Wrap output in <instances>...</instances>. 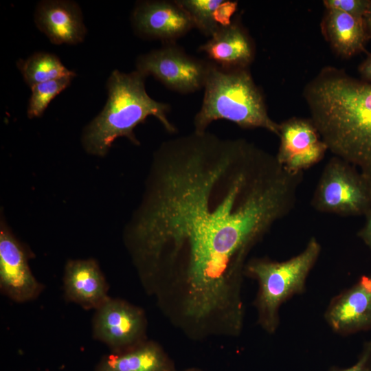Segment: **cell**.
Returning <instances> with one entry per match:
<instances>
[{
    "instance_id": "cell-3",
    "label": "cell",
    "mask_w": 371,
    "mask_h": 371,
    "mask_svg": "<svg viewBox=\"0 0 371 371\" xmlns=\"http://www.w3.org/2000/svg\"><path fill=\"white\" fill-rule=\"evenodd\" d=\"M146 76L135 70H114L107 80L108 98L102 111L86 126L82 144L93 155L106 154L113 142L124 137L135 145L139 142L135 128L148 116L155 117L170 133L177 128L170 120L169 104L153 99L145 88Z\"/></svg>"
},
{
    "instance_id": "cell-15",
    "label": "cell",
    "mask_w": 371,
    "mask_h": 371,
    "mask_svg": "<svg viewBox=\"0 0 371 371\" xmlns=\"http://www.w3.org/2000/svg\"><path fill=\"white\" fill-rule=\"evenodd\" d=\"M65 299L85 309H96L110 297L109 285L93 259L69 260L63 276Z\"/></svg>"
},
{
    "instance_id": "cell-5",
    "label": "cell",
    "mask_w": 371,
    "mask_h": 371,
    "mask_svg": "<svg viewBox=\"0 0 371 371\" xmlns=\"http://www.w3.org/2000/svg\"><path fill=\"white\" fill-rule=\"evenodd\" d=\"M321 253V245L312 237L304 249L282 262L254 258L245 266V275L258 281V291L254 302L258 324L268 333L276 332L280 323L281 305L305 290L306 278Z\"/></svg>"
},
{
    "instance_id": "cell-16",
    "label": "cell",
    "mask_w": 371,
    "mask_h": 371,
    "mask_svg": "<svg viewBox=\"0 0 371 371\" xmlns=\"http://www.w3.org/2000/svg\"><path fill=\"white\" fill-rule=\"evenodd\" d=\"M321 30L334 52L344 58L364 52L369 41L363 19L337 10L326 9Z\"/></svg>"
},
{
    "instance_id": "cell-4",
    "label": "cell",
    "mask_w": 371,
    "mask_h": 371,
    "mask_svg": "<svg viewBox=\"0 0 371 371\" xmlns=\"http://www.w3.org/2000/svg\"><path fill=\"white\" fill-rule=\"evenodd\" d=\"M194 131L204 132L218 120L241 128L266 129L279 135L280 124L269 115L264 96L247 69H225L210 63Z\"/></svg>"
},
{
    "instance_id": "cell-18",
    "label": "cell",
    "mask_w": 371,
    "mask_h": 371,
    "mask_svg": "<svg viewBox=\"0 0 371 371\" xmlns=\"http://www.w3.org/2000/svg\"><path fill=\"white\" fill-rule=\"evenodd\" d=\"M17 67L30 88L41 82L76 76L57 56L44 52H36L25 60H19Z\"/></svg>"
},
{
    "instance_id": "cell-23",
    "label": "cell",
    "mask_w": 371,
    "mask_h": 371,
    "mask_svg": "<svg viewBox=\"0 0 371 371\" xmlns=\"http://www.w3.org/2000/svg\"><path fill=\"white\" fill-rule=\"evenodd\" d=\"M357 236L371 249V211L366 215V222Z\"/></svg>"
},
{
    "instance_id": "cell-24",
    "label": "cell",
    "mask_w": 371,
    "mask_h": 371,
    "mask_svg": "<svg viewBox=\"0 0 371 371\" xmlns=\"http://www.w3.org/2000/svg\"><path fill=\"white\" fill-rule=\"evenodd\" d=\"M361 79L371 82V53L368 54L366 59L358 67Z\"/></svg>"
},
{
    "instance_id": "cell-7",
    "label": "cell",
    "mask_w": 371,
    "mask_h": 371,
    "mask_svg": "<svg viewBox=\"0 0 371 371\" xmlns=\"http://www.w3.org/2000/svg\"><path fill=\"white\" fill-rule=\"evenodd\" d=\"M135 65L146 77L153 76L174 91L190 93L204 87L210 63L187 54L175 43H168L140 55Z\"/></svg>"
},
{
    "instance_id": "cell-2",
    "label": "cell",
    "mask_w": 371,
    "mask_h": 371,
    "mask_svg": "<svg viewBox=\"0 0 371 371\" xmlns=\"http://www.w3.org/2000/svg\"><path fill=\"white\" fill-rule=\"evenodd\" d=\"M303 95L328 149L371 183V82L327 66L308 82Z\"/></svg>"
},
{
    "instance_id": "cell-20",
    "label": "cell",
    "mask_w": 371,
    "mask_h": 371,
    "mask_svg": "<svg viewBox=\"0 0 371 371\" xmlns=\"http://www.w3.org/2000/svg\"><path fill=\"white\" fill-rule=\"evenodd\" d=\"M74 78L65 77L32 86L27 111L29 118L41 117L51 101L69 86Z\"/></svg>"
},
{
    "instance_id": "cell-8",
    "label": "cell",
    "mask_w": 371,
    "mask_h": 371,
    "mask_svg": "<svg viewBox=\"0 0 371 371\" xmlns=\"http://www.w3.org/2000/svg\"><path fill=\"white\" fill-rule=\"evenodd\" d=\"M147 322L143 310L121 299L109 297L95 309L93 336L111 352L131 349L146 341Z\"/></svg>"
},
{
    "instance_id": "cell-26",
    "label": "cell",
    "mask_w": 371,
    "mask_h": 371,
    "mask_svg": "<svg viewBox=\"0 0 371 371\" xmlns=\"http://www.w3.org/2000/svg\"><path fill=\"white\" fill-rule=\"evenodd\" d=\"M183 371H201V370H200L199 369L195 368H192L186 369V370H185Z\"/></svg>"
},
{
    "instance_id": "cell-9",
    "label": "cell",
    "mask_w": 371,
    "mask_h": 371,
    "mask_svg": "<svg viewBox=\"0 0 371 371\" xmlns=\"http://www.w3.org/2000/svg\"><path fill=\"white\" fill-rule=\"evenodd\" d=\"M278 136L276 159L292 174L303 173L319 162L328 150L311 120L292 117L280 123Z\"/></svg>"
},
{
    "instance_id": "cell-21",
    "label": "cell",
    "mask_w": 371,
    "mask_h": 371,
    "mask_svg": "<svg viewBox=\"0 0 371 371\" xmlns=\"http://www.w3.org/2000/svg\"><path fill=\"white\" fill-rule=\"evenodd\" d=\"M326 9L337 10L356 18L363 19L370 0H324Z\"/></svg>"
},
{
    "instance_id": "cell-14",
    "label": "cell",
    "mask_w": 371,
    "mask_h": 371,
    "mask_svg": "<svg viewBox=\"0 0 371 371\" xmlns=\"http://www.w3.org/2000/svg\"><path fill=\"white\" fill-rule=\"evenodd\" d=\"M199 50L210 63L225 69L248 68L255 54L250 36L236 20L221 27Z\"/></svg>"
},
{
    "instance_id": "cell-22",
    "label": "cell",
    "mask_w": 371,
    "mask_h": 371,
    "mask_svg": "<svg viewBox=\"0 0 371 371\" xmlns=\"http://www.w3.org/2000/svg\"><path fill=\"white\" fill-rule=\"evenodd\" d=\"M330 371H371V341H366L357 361L352 366L344 368H332Z\"/></svg>"
},
{
    "instance_id": "cell-27",
    "label": "cell",
    "mask_w": 371,
    "mask_h": 371,
    "mask_svg": "<svg viewBox=\"0 0 371 371\" xmlns=\"http://www.w3.org/2000/svg\"><path fill=\"white\" fill-rule=\"evenodd\" d=\"M370 191H371V183H370Z\"/></svg>"
},
{
    "instance_id": "cell-6",
    "label": "cell",
    "mask_w": 371,
    "mask_h": 371,
    "mask_svg": "<svg viewBox=\"0 0 371 371\" xmlns=\"http://www.w3.org/2000/svg\"><path fill=\"white\" fill-rule=\"evenodd\" d=\"M311 205L323 213L366 216L371 211L370 183L355 166L335 156L324 168Z\"/></svg>"
},
{
    "instance_id": "cell-1",
    "label": "cell",
    "mask_w": 371,
    "mask_h": 371,
    "mask_svg": "<svg viewBox=\"0 0 371 371\" xmlns=\"http://www.w3.org/2000/svg\"><path fill=\"white\" fill-rule=\"evenodd\" d=\"M302 174L245 139L194 130L163 142L125 231L142 280L184 284L181 315L196 328L239 322L247 258L294 207Z\"/></svg>"
},
{
    "instance_id": "cell-13",
    "label": "cell",
    "mask_w": 371,
    "mask_h": 371,
    "mask_svg": "<svg viewBox=\"0 0 371 371\" xmlns=\"http://www.w3.org/2000/svg\"><path fill=\"white\" fill-rule=\"evenodd\" d=\"M36 27L55 45H76L83 41L87 29L78 5L71 1L39 2L34 14Z\"/></svg>"
},
{
    "instance_id": "cell-11",
    "label": "cell",
    "mask_w": 371,
    "mask_h": 371,
    "mask_svg": "<svg viewBox=\"0 0 371 371\" xmlns=\"http://www.w3.org/2000/svg\"><path fill=\"white\" fill-rule=\"evenodd\" d=\"M0 289L15 302L35 300L43 286L32 274L24 248L10 231L1 224Z\"/></svg>"
},
{
    "instance_id": "cell-19",
    "label": "cell",
    "mask_w": 371,
    "mask_h": 371,
    "mask_svg": "<svg viewBox=\"0 0 371 371\" xmlns=\"http://www.w3.org/2000/svg\"><path fill=\"white\" fill-rule=\"evenodd\" d=\"M203 35L210 38L220 27L216 12L223 0H177Z\"/></svg>"
},
{
    "instance_id": "cell-17",
    "label": "cell",
    "mask_w": 371,
    "mask_h": 371,
    "mask_svg": "<svg viewBox=\"0 0 371 371\" xmlns=\"http://www.w3.org/2000/svg\"><path fill=\"white\" fill-rule=\"evenodd\" d=\"M95 371H176V368L161 346L146 340L128 350L103 357Z\"/></svg>"
},
{
    "instance_id": "cell-10",
    "label": "cell",
    "mask_w": 371,
    "mask_h": 371,
    "mask_svg": "<svg viewBox=\"0 0 371 371\" xmlns=\"http://www.w3.org/2000/svg\"><path fill=\"white\" fill-rule=\"evenodd\" d=\"M135 33L146 39L175 43L194 28L186 10L175 1L150 0L137 3L131 14Z\"/></svg>"
},
{
    "instance_id": "cell-25",
    "label": "cell",
    "mask_w": 371,
    "mask_h": 371,
    "mask_svg": "<svg viewBox=\"0 0 371 371\" xmlns=\"http://www.w3.org/2000/svg\"><path fill=\"white\" fill-rule=\"evenodd\" d=\"M366 32L369 40H371V0L368 10L363 18Z\"/></svg>"
},
{
    "instance_id": "cell-12",
    "label": "cell",
    "mask_w": 371,
    "mask_h": 371,
    "mask_svg": "<svg viewBox=\"0 0 371 371\" xmlns=\"http://www.w3.org/2000/svg\"><path fill=\"white\" fill-rule=\"evenodd\" d=\"M324 318L336 333L352 335L371 329V274L363 275L351 287L330 302Z\"/></svg>"
}]
</instances>
